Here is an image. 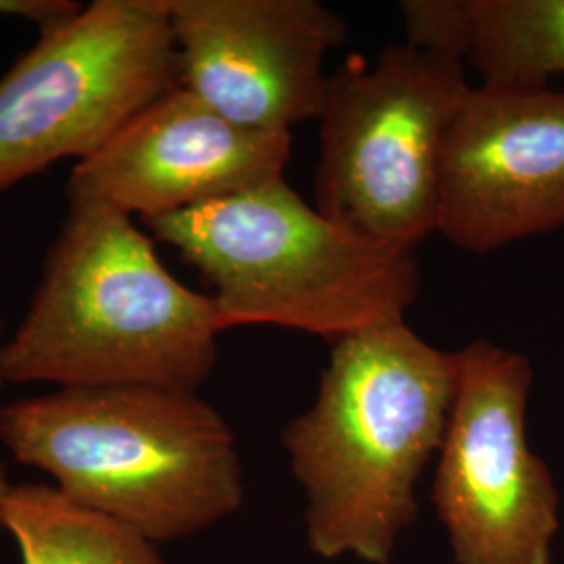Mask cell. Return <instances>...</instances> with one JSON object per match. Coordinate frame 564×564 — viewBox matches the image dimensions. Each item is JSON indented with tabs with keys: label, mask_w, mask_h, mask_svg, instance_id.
<instances>
[{
	"label": "cell",
	"mask_w": 564,
	"mask_h": 564,
	"mask_svg": "<svg viewBox=\"0 0 564 564\" xmlns=\"http://www.w3.org/2000/svg\"><path fill=\"white\" fill-rule=\"evenodd\" d=\"M0 529L20 547L21 564H170L158 544L55 485H11L0 500Z\"/></svg>",
	"instance_id": "11"
},
{
	"label": "cell",
	"mask_w": 564,
	"mask_h": 564,
	"mask_svg": "<svg viewBox=\"0 0 564 564\" xmlns=\"http://www.w3.org/2000/svg\"><path fill=\"white\" fill-rule=\"evenodd\" d=\"M181 86L167 0H95L0 78V193L101 151Z\"/></svg>",
	"instance_id": "6"
},
{
	"label": "cell",
	"mask_w": 564,
	"mask_h": 564,
	"mask_svg": "<svg viewBox=\"0 0 564 564\" xmlns=\"http://www.w3.org/2000/svg\"><path fill=\"white\" fill-rule=\"evenodd\" d=\"M473 86L464 61L408 42L347 61L321 113L316 209L375 241L416 249L437 232L445 142Z\"/></svg>",
	"instance_id": "5"
},
{
	"label": "cell",
	"mask_w": 564,
	"mask_h": 564,
	"mask_svg": "<svg viewBox=\"0 0 564 564\" xmlns=\"http://www.w3.org/2000/svg\"><path fill=\"white\" fill-rule=\"evenodd\" d=\"M2 324H0V351H2ZM7 383L4 381V375H2V366H0V391H2V384ZM11 481H9V475H7V468H4V464L0 463V500L4 498V494L9 491V487H11Z\"/></svg>",
	"instance_id": "15"
},
{
	"label": "cell",
	"mask_w": 564,
	"mask_h": 564,
	"mask_svg": "<svg viewBox=\"0 0 564 564\" xmlns=\"http://www.w3.org/2000/svg\"><path fill=\"white\" fill-rule=\"evenodd\" d=\"M405 42L431 53L468 59V0H405L400 4Z\"/></svg>",
	"instance_id": "13"
},
{
	"label": "cell",
	"mask_w": 564,
	"mask_h": 564,
	"mask_svg": "<svg viewBox=\"0 0 564 564\" xmlns=\"http://www.w3.org/2000/svg\"><path fill=\"white\" fill-rule=\"evenodd\" d=\"M0 444L153 544L202 533L245 502L235 431L193 391L63 387L0 405Z\"/></svg>",
	"instance_id": "3"
},
{
	"label": "cell",
	"mask_w": 564,
	"mask_h": 564,
	"mask_svg": "<svg viewBox=\"0 0 564 564\" xmlns=\"http://www.w3.org/2000/svg\"><path fill=\"white\" fill-rule=\"evenodd\" d=\"M18 330L4 381L199 393L223 333L209 295L176 281L132 216L72 199Z\"/></svg>",
	"instance_id": "2"
},
{
	"label": "cell",
	"mask_w": 564,
	"mask_h": 564,
	"mask_svg": "<svg viewBox=\"0 0 564 564\" xmlns=\"http://www.w3.org/2000/svg\"><path fill=\"white\" fill-rule=\"evenodd\" d=\"M529 358L491 341L458 351L431 502L454 564H554L561 494L527 437Z\"/></svg>",
	"instance_id": "7"
},
{
	"label": "cell",
	"mask_w": 564,
	"mask_h": 564,
	"mask_svg": "<svg viewBox=\"0 0 564 564\" xmlns=\"http://www.w3.org/2000/svg\"><path fill=\"white\" fill-rule=\"evenodd\" d=\"M80 11V2L72 0H0V18L32 21L39 32L72 20Z\"/></svg>",
	"instance_id": "14"
},
{
	"label": "cell",
	"mask_w": 564,
	"mask_h": 564,
	"mask_svg": "<svg viewBox=\"0 0 564 564\" xmlns=\"http://www.w3.org/2000/svg\"><path fill=\"white\" fill-rule=\"evenodd\" d=\"M564 228V90L470 88L445 142L440 223L489 253Z\"/></svg>",
	"instance_id": "9"
},
{
	"label": "cell",
	"mask_w": 564,
	"mask_h": 564,
	"mask_svg": "<svg viewBox=\"0 0 564 564\" xmlns=\"http://www.w3.org/2000/svg\"><path fill=\"white\" fill-rule=\"evenodd\" d=\"M456 383L458 351L405 321L333 343L316 400L282 431L316 556L391 564L419 519L416 485L440 454Z\"/></svg>",
	"instance_id": "1"
},
{
	"label": "cell",
	"mask_w": 564,
	"mask_h": 564,
	"mask_svg": "<svg viewBox=\"0 0 564 564\" xmlns=\"http://www.w3.org/2000/svg\"><path fill=\"white\" fill-rule=\"evenodd\" d=\"M142 223L209 284L223 330L268 324L335 343L402 323L421 293L416 249L326 218L284 178Z\"/></svg>",
	"instance_id": "4"
},
{
	"label": "cell",
	"mask_w": 564,
	"mask_h": 564,
	"mask_svg": "<svg viewBox=\"0 0 564 564\" xmlns=\"http://www.w3.org/2000/svg\"><path fill=\"white\" fill-rule=\"evenodd\" d=\"M468 63L485 88L540 90L564 76V0H468Z\"/></svg>",
	"instance_id": "12"
},
{
	"label": "cell",
	"mask_w": 564,
	"mask_h": 564,
	"mask_svg": "<svg viewBox=\"0 0 564 564\" xmlns=\"http://www.w3.org/2000/svg\"><path fill=\"white\" fill-rule=\"evenodd\" d=\"M291 141V132L237 126L176 86L76 163L65 195L142 220L165 216L279 181Z\"/></svg>",
	"instance_id": "10"
},
{
	"label": "cell",
	"mask_w": 564,
	"mask_h": 564,
	"mask_svg": "<svg viewBox=\"0 0 564 564\" xmlns=\"http://www.w3.org/2000/svg\"><path fill=\"white\" fill-rule=\"evenodd\" d=\"M184 90L237 126L291 132L323 113L341 15L318 0H167Z\"/></svg>",
	"instance_id": "8"
}]
</instances>
